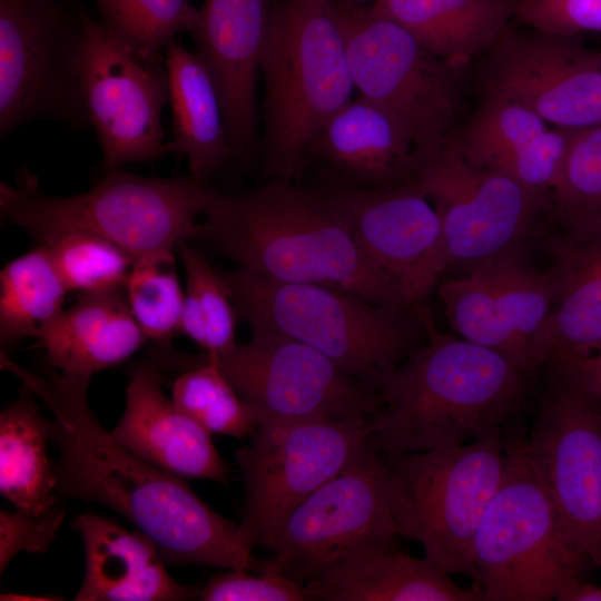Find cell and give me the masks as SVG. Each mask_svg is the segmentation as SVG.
<instances>
[{
  "mask_svg": "<svg viewBox=\"0 0 601 601\" xmlns=\"http://www.w3.org/2000/svg\"><path fill=\"white\" fill-rule=\"evenodd\" d=\"M575 130L551 128L525 106L486 92L461 139L455 141L474 164L500 171L551 198Z\"/></svg>",
  "mask_w": 601,
  "mask_h": 601,
  "instance_id": "603a6c76",
  "label": "cell"
},
{
  "mask_svg": "<svg viewBox=\"0 0 601 601\" xmlns=\"http://www.w3.org/2000/svg\"><path fill=\"white\" fill-rule=\"evenodd\" d=\"M599 52H600V56H601V51H599Z\"/></svg>",
  "mask_w": 601,
  "mask_h": 601,
  "instance_id": "ee69618b",
  "label": "cell"
},
{
  "mask_svg": "<svg viewBox=\"0 0 601 601\" xmlns=\"http://www.w3.org/2000/svg\"><path fill=\"white\" fill-rule=\"evenodd\" d=\"M368 259L417 308L447 268L440 217L412 180L388 189L326 191Z\"/></svg>",
  "mask_w": 601,
  "mask_h": 601,
  "instance_id": "d6986e66",
  "label": "cell"
},
{
  "mask_svg": "<svg viewBox=\"0 0 601 601\" xmlns=\"http://www.w3.org/2000/svg\"><path fill=\"white\" fill-rule=\"evenodd\" d=\"M513 18L548 33H601V0H513Z\"/></svg>",
  "mask_w": 601,
  "mask_h": 601,
  "instance_id": "f35d334b",
  "label": "cell"
},
{
  "mask_svg": "<svg viewBox=\"0 0 601 601\" xmlns=\"http://www.w3.org/2000/svg\"><path fill=\"white\" fill-rule=\"evenodd\" d=\"M413 181L440 217L447 268L469 269L524 246L552 205L511 177L474 164L450 139L420 161Z\"/></svg>",
  "mask_w": 601,
  "mask_h": 601,
  "instance_id": "9a60e30c",
  "label": "cell"
},
{
  "mask_svg": "<svg viewBox=\"0 0 601 601\" xmlns=\"http://www.w3.org/2000/svg\"><path fill=\"white\" fill-rule=\"evenodd\" d=\"M1 365L50 410L58 451L56 491L65 500L92 501L125 516L157 546L166 564L255 569L238 524L201 501L183 477L121 446L88 403L89 376L36 374L6 355Z\"/></svg>",
  "mask_w": 601,
  "mask_h": 601,
  "instance_id": "6da1fadb",
  "label": "cell"
},
{
  "mask_svg": "<svg viewBox=\"0 0 601 601\" xmlns=\"http://www.w3.org/2000/svg\"><path fill=\"white\" fill-rule=\"evenodd\" d=\"M260 71L266 173L292 180L355 88L331 0H282L272 9Z\"/></svg>",
  "mask_w": 601,
  "mask_h": 601,
  "instance_id": "5b68a950",
  "label": "cell"
},
{
  "mask_svg": "<svg viewBox=\"0 0 601 601\" xmlns=\"http://www.w3.org/2000/svg\"><path fill=\"white\" fill-rule=\"evenodd\" d=\"M264 277L315 284L396 308H412L368 259L326 193L272 178L229 195L211 189L195 237Z\"/></svg>",
  "mask_w": 601,
  "mask_h": 601,
  "instance_id": "7a4b0ae2",
  "label": "cell"
},
{
  "mask_svg": "<svg viewBox=\"0 0 601 601\" xmlns=\"http://www.w3.org/2000/svg\"><path fill=\"white\" fill-rule=\"evenodd\" d=\"M125 295L147 339L159 349H171V339L180 333L185 302L174 252L136 259L125 285Z\"/></svg>",
  "mask_w": 601,
  "mask_h": 601,
  "instance_id": "e575fe53",
  "label": "cell"
},
{
  "mask_svg": "<svg viewBox=\"0 0 601 601\" xmlns=\"http://www.w3.org/2000/svg\"><path fill=\"white\" fill-rule=\"evenodd\" d=\"M186 273V290L180 333L210 355H220L236 345L237 314L225 276H220L200 250L181 240L175 248Z\"/></svg>",
  "mask_w": 601,
  "mask_h": 601,
  "instance_id": "d6a6232c",
  "label": "cell"
},
{
  "mask_svg": "<svg viewBox=\"0 0 601 601\" xmlns=\"http://www.w3.org/2000/svg\"><path fill=\"white\" fill-rule=\"evenodd\" d=\"M546 367L526 453L566 534L601 571V405L565 366Z\"/></svg>",
  "mask_w": 601,
  "mask_h": 601,
  "instance_id": "4fadbf2b",
  "label": "cell"
},
{
  "mask_svg": "<svg viewBox=\"0 0 601 601\" xmlns=\"http://www.w3.org/2000/svg\"><path fill=\"white\" fill-rule=\"evenodd\" d=\"M225 277L237 318L252 332H273L312 346L377 395L384 380L426 338L418 307L381 305L243 267Z\"/></svg>",
  "mask_w": 601,
  "mask_h": 601,
  "instance_id": "277c9868",
  "label": "cell"
},
{
  "mask_svg": "<svg viewBox=\"0 0 601 601\" xmlns=\"http://www.w3.org/2000/svg\"><path fill=\"white\" fill-rule=\"evenodd\" d=\"M72 528L85 551V573L76 601H177L198 597L167 572L155 543L115 520L92 512L78 514Z\"/></svg>",
  "mask_w": 601,
  "mask_h": 601,
  "instance_id": "cb8c5ba5",
  "label": "cell"
},
{
  "mask_svg": "<svg viewBox=\"0 0 601 601\" xmlns=\"http://www.w3.org/2000/svg\"><path fill=\"white\" fill-rule=\"evenodd\" d=\"M400 536L446 574L475 579L473 540L506 466L503 430L446 449L383 456Z\"/></svg>",
  "mask_w": 601,
  "mask_h": 601,
  "instance_id": "ba28073f",
  "label": "cell"
},
{
  "mask_svg": "<svg viewBox=\"0 0 601 601\" xmlns=\"http://www.w3.org/2000/svg\"><path fill=\"white\" fill-rule=\"evenodd\" d=\"M306 600L483 601L477 588L464 589L430 563L397 545L362 549L304 585Z\"/></svg>",
  "mask_w": 601,
  "mask_h": 601,
  "instance_id": "484cf974",
  "label": "cell"
},
{
  "mask_svg": "<svg viewBox=\"0 0 601 601\" xmlns=\"http://www.w3.org/2000/svg\"><path fill=\"white\" fill-rule=\"evenodd\" d=\"M424 343L383 382L368 425L383 456L459 446L504 430L531 376L502 354L440 332L418 307Z\"/></svg>",
  "mask_w": 601,
  "mask_h": 601,
  "instance_id": "3957f363",
  "label": "cell"
},
{
  "mask_svg": "<svg viewBox=\"0 0 601 601\" xmlns=\"http://www.w3.org/2000/svg\"><path fill=\"white\" fill-rule=\"evenodd\" d=\"M554 599L559 601H601V584L573 579L556 592Z\"/></svg>",
  "mask_w": 601,
  "mask_h": 601,
  "instance_id": "b9f144b4",
  "label": "cell"
},
{
  "mask_svg": "<svg viewBox=\"0 0 601 601\" xmlns=\"http://www.w3.org/2000/svg\"><path fill=\"white\" fill-rule=\"evenodd\" d=\"M558 364L565 366L580 386L601 405V343L572 362Z\"/></svg>",
  "mask_w": 601,
  "mask_h": 601,
  "instance_id": "60d3db41",
  "label": "cell"
},
{
  "mask_svg": "<svg viewBox=\"0 0 601 601\" xmlns=\"http://www.w3.org/2000/svg\"><path fill=\"white\" fill-rule=\"evenodd\" d=\"M48 442L50 420L24 388L0 413V492L16 510L41 515L60 504Z\"/></svg>",
  "mask_w": 601,
  "mask_h": 601,
  "instance_id": "f546056e",
  "label": "cell"
},
{
  "mask_svg": "<svg viewBox=\"0 0 601 601\" xmlns=\"http://www.w3.org/2000/svg\"><path fill=\"white\" fill-rule=\"evenodd\" d=\"M372 437L368 416L258 425L235 452L245 486L239 535L268 548L288 514L342 472Z\"/></svg>",
  "mask_w": 601,
  "mask_h": 601,
  "instance_id": "8fae6325",
  "label": "cell"
},
{
  "mask_svg": "<svg viewBox=\"0 0 601 601\" xmlns=\"http://www.w3.org/2000/svg\"><path fill=\"white\" fill-rule=\"evenodd\" d=\"M382 454L373 436L337 475L308 495L286 518L256 570L275 571L304 585L351 554L375 545H397Z\"/></svg>",
  "mask_w": 601,
  "mask_h": 601,
  "instance_id": "7c38bea8",
  "label": "cell"
},
{
  "mask_svg": "<svg viewBox=\"0 0 601 601\" xmlns=\"http://www.w3.org/2000/svg\"><path fill=\"white\" fill-rule=\"evenodd\" d=\"M230 569L199 589L201 601H305L304 587L267 569Z\"/></svg>",
  "mask_w": 601,
  "mask_h": 601,
  "instance_id": "74e56055",
  "label": "cell"
},
{
  "mask_svg": "<svg viewBox=\"0 0 601 601\" xmlns=\"http://www.w3.org/2000/svg\"><path fill=\"white\" fill-rule=\"evenodd\" d=\"M67 293L45 245L8 263L0 273L1 346L37 338L63 312Z\"/></svg>",
  "mask_w": 601,
  "mask_h": 601,
  "instance_id": "1f68e13d",
  "label": "cell"
},
{
  "mask_svg": "<svg viewBox=\"0 0 601 601\" xmlns=\"http://www.w3.org/2000/svg\"><path fill=\"white\" fill-rule=\"evenodd\" d=\"M151 362L179 372L171 383V401L210 434L243 439L258 427L250 408L206 353L180 355L159 349Z\"/></svg>",
  "mask_w": 601,
  "mask_h": 601,
  "instance_id": "4dcf8cb0",
  "label": "cell"
},
{
  "mask_svg": "<svg viewBox=\"0 0 601 601\" xmlns=\"http://www.w3.org/2000/svg\"><path fill=\"white\" fill-rule=\"evenodd\" d=\"M553 211L555 228L542 236L555 286L546 366L601 343V211Z\"/></svg>",
  "mask_w": 601,
  "mask_h": 601,
  "instance_id": "44dd1931",
  "label": "cell"
},
{
  "mask_svg": "<svg viewBox=\"0 0 601 601\" xmlns=\"http://www.w3.org/2000/svg\"><path fill=\"white\" fill-rule=\"evenodd\" d=\"M509 27L486 52V92L519 102L552 127L601 125V56L581 36Z\"/></svg>",
  "mask_w": 601,
  "mask_h": 601,
  "instance_id": "ac0fdd59",
  "label": "cell"
},
{
  "mask_svg": "<svg viewBox=\"0 0 601 601\" xmlns=\"http://www.w3.org/2000/svg\"><path fill=\"white\" fill-rule=\"evenodd\" d=\"M270 13L269 0H205L190 32L221 100L230 156L245 155L256 140V83Z\"/></svg>",
  "mask_w": 601,
  "mask_h": 601,
  "instance_id": "ffe728a7",
  "label": "cell"
},
{
  "mask_svg": "<svg viewBox=\"0 0 601 601\" xmlns=\"http://www.w3.org/2000/svg\"><path fill=\"white\" fill-rule=\"evenodd\" d=\"M68 292L97 294L125 289L135 259L112 242L69 231L45 245Z\"/></svg>",
  "mask_w": 601,
  "mask_h": 601,
  "instance_id": "d590c367",
  "label": "cell"
},
{
  "mask_svg": "<svg viewBox=\"0 0 601 601\" xmlns=\"http://www.w3.org/2000/svg\"><path fill=\"white\" fill-rule=\"evenodd\" d=\"M66 516L61 504L41 515L0 510V572L20 552H48Z\"/></svg>",
  "mask_w": 601,
  "mask_h": 601,
  "instance_id": "ab89813d",
  "label": "cell"
},
{
  "mask_svg": "<svg viewBox=\"0 0 601 601\" xmlns=\"http://www.w3.org/2000/svg\"><path fill=\"white\" fill-rule=\"evenodd\" d=\"M506 466L476 530L474 587L483 601H546L580 579L587 555L572 542L526 453L525 434L503 430Z\"/></svg>",
  "mask_w": 601,
  "mask_h": 601,
  "instance_id": "52a82bcc",
  "label": "cell"
},
{
  "mask_svg": "<svg viewBox=\"0 0 601 601\" xmlns=\"http://www.w3.org/2000/svg\"><path fill=\"white\" fill-rule=\"evenodd\" d=\"M173 138L168 151L186 157L190 175L205 179L230 156L215 82L195 52L170 41L164 50Z\"/></svg>",
  "mask_w": 601,
  "mask_h": 601,
  "instance_id": "f1b7e54d",
  "label": "cell"
},
{
  "mask_svg": "<svg viewBox=\"0 0 601 601\" xmlns=\"http://www.w3.org/2000/svg\"><path fill=\"white\" fill-rule=\"evenodd\" d=\"M82 52L80 92L107 173L169 154L161 112L169 102L166 66L136 56L101 22L78 7Z\"/></svg>",
  "mask_w": 601,
  "mask_h": 601,
  "instance_id": "e0dca14e",
  "label": "cell"
},
{
  "mask_svg": "<svg viewBox=\"0 0 601 601\" xmlns=\"http://www.w3.org/2000/svg\"><path fill=\"white\" fill-rule=\"evenodd\" d=\"M101 22L136 56L158 62L166 46L191 32L199 10L189 0H96Z\"/></svg>",
  "mask_w": 601,
  "mask_h": 601,
  "instance_id": "836d02e7",
  "label": "cell"
},
{
  "mask_svg": "<svg viewBox=\"0 0 601 601\" xmlns=\"http://www.w3.org/2000/svg\"><path fill=\"white\" fill-rule=\"evenodd\" d=\"M61 1H63L67 4H75L77 2V0H61Z\"/></svg>",
  "mask_w": 601,
  "mask_h": 601,
  "instance_id": "7bdbcfd3",
  "label": "cell"
},
{
  "mask_svg": "<svg viewBox=\"0 0 601 601\" xmlns=\"http://www.w3.org/2000/svg\"><path fill=\"white\" fill-rule=\"evenodd\" d=\"M207 355L258 425L370 416L380 405L377 394L323 353L282 334L252 332L245 344Z\"/></svg>",
  "mask_w": 601,
  "mask_h": 601,
  "instance_id": "5bb4252c",
  "label": "cell"
},
{
  "mask_svg": "<svg viewBox=\"0 0 601 601\" xmlns=\"http://www.w3.org/2000/svg\"><path fill=\"white\" fill-rule=\"evenodd\" d=\"M125 289L78 295L77 302L37 337L49 365L91 377L134 355L147 337L132 316Z\"/></svg>",
  "mask_w": 601,
  "mask_h": 601,
  "instance_id": "4316f807",
  "label": "cell"
},
{
  "mask_svg": "<svg viewBox=\"0 0 601 601\" xmlns=\"http://www.w3.org/2000/svg\"><path fill=\"white\" fill-rule=\"evenodd\" d=\"M337 12L354 87L403 125L421 161L449 139L461 102L462 68L370 9Z\"/></svg>",
  "mask_w": 601,
  "mask_h": 601,
  "instance_id": "9c48e42d",
  "label": "cell"
},
{
  "mask_svg": "<svg viewBox=\"0 0 601 601\" xmlns=\"http://www.w3.org/2000/svg\"><path fill=\"white\" fill-rule=\"evenodd\" d=\"M523 247L487 258L437 288L462 338L493 349L529 376L546 366L555 286L550 268L531 266Z\"/></svg>",
  "mask_w": 601,
  "mask_h": 601,
  "instance_id": "2e32d148",
  "label": "cell"
},
{
  "mask_svg": "<svg viewBox=\"0 0 601 601\" xmlns=\"http://www.w3.org/2000/svg\"><path fill=\"white\" fill-rule=\"evenodd\" d=\"M351 185L388 189L414 179L420 165L403 125L378 105L358 96L324 126L311 147Z\"/></svg>",
  "mask_w": 601,
  "mask_h": 601,
  "instance_id": "d4e9b609",
  "label": "cell"
},
{
  "mask_svg": "<svg viewBox=\"0 0 601 601\" xmlns=\"http://www.w3.org/2000/svg\"><path fill=\"white\" fill-rule=\"evenodd\" d=\"M61 0H0V137L36 120L89 125L80 92L79 11Z\"/></svg>",
  "mask_w": 601,
  "mask_h": 601,
  "instance_id": "30bf717a",
  "label": "cell"
},
{
  "mask_svg": "<svg viewBox=\"0 0 601 601\" xmlns=\"http://www.w3.org/2000/svg\"><path fill=\"white\" fill-rule=\"evenodd\" d=\"M151 362L137 364L127 385L126 406L111 431L125 449L180 477L227 483L229 470L211 434L181 412L161 391Z\"/></svg>",
  "mask_w": 601,
  "mask_h": 601,
  "instance_id": "7402d4cb",
  "label": "cell"
},
{
  "mask_svg": "<svg viewBox=\"0 0 601 601\" xmlns=\"http://www.w3.org/2000/svg\"><path fill=\"white\" fill-rule=\"evenodd\" d=\"M211 189L193 175L155 178L114 170L91 189L67 197L42 194L30 178L17 187L2 184L0 208L2 219L41 245L65 233L88 231L136 260L195 239Z\"/></svg>",
  "mask_w": 601,
  "mask_h": 601,
  "instance_id": "8992f818",
  "label": "cell"
},
{
  "mask_svg": "<svg viewBox=\"0 0 601 601\" xmlns=\"http://www.w3.org/2000/svg\"><path fill=\"white\" fill-rule=\"evenodd\" d=\"M370 11L404 28L459 68L487 52L510 27L513 0H374Z\"/></svg>",
  "mask_w": 601,
  "mask_h": 601,
  "instance_id": "83f0119b",
  "label": "cell"
},
{
  "mask_svg": "<svg viewBox=\"0 0 601 601\" xmlns=\"http://www.w3.org/2000/svg\"><path fill=\"white\" fill-rule=\"evenodd\" d=\"M551 201L555 210L601 211V125L575 130Z\"/></svg>",
  "mask_w": 601,
  "mask_h": 601,
  "instance_id": "8d00e7d4",
  "label": "cell"
}]
</instances>
